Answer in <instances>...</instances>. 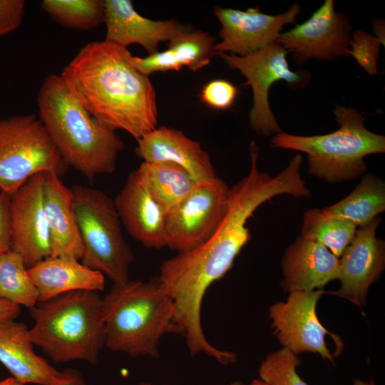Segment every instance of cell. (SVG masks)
I'll return each mask as SVG.
<instances>
[{"label":"cell","mask_w":385,"mask_h":385,"mask_svg":"<svg viewBox=\"0 0 385 385\" xmlns=\"http://www.w3.org/2000/svg\"><path fill=\"white\" fill-rule=\"evenodd\" d=\"M285 292L322 289L337 279L339 259L325 247L303 239L300 235L285 250L281 262Z\"/></svg>","instance_id":"d6986e66"},{"label":"cell","mask_w":385,"mask_h":385,"mask_svg":"<svg viewBox=\"0 0 385 385\" xmlns=\"http://www.w3.org/2000/svg\"><path fill=\"white\" fill-rule=\"evenodd\" d=\"M300 11L298 4L277 15L262 13L257 7L246 11L215 7L214 13L222 25L219 33L222 40L215 48L217 54L245 56L277 42L284 26L294 24Z\"/></svg>","instance_id":"7c38bea8"},{"label":"cell","mask_w":385,"mask_h":385,"mask_svg":"<svg viewBox=\"0 0 385 385\" xmlns=\"http://www.w3.org/2000/svg\"><path fill=\"white\" fill-rule=\"evenodd\" d=\"M356 228L347 220L329 217L321 209L311 208L304 213L300 236L325 247L339 257L353 240Z\"/></svg>","instance_id":"cb8c5ba5"},{"label":"cell","mask_w":385,"mask_h":385,"mask_svg":"<svg viewBox=\"0 0 385 385\" xmlns=\"http://www.w3.org/2000/svg\"><path fill=\"white\" fill-rule=\"evenodd\" d=\"M113 202L121 223L133 239L148 248L165 247V212L135 170L129 174Z\"/></svg>","instance_id":"e0dca14e"},{"label":"cell","mask_w":385,"mask_h":385,"mask_svg":"<svg viewBox=\"0 0 385 385\" xmlns=\"http://www.w3.org/2000/svg\"><path fill=\"white\" fill-rule=\"evenodd\" d=\"M300 364L298 355L282 347L268 354L262 361L258 369L260 379L268 385H308L297 371Z\"/></svg>","instance_id":"83f0119b"},{"label":"cell","mask_w":385,"mask_h":385,"mask_svg":"<svg viewBox=\"0 0 385 385\" xmlns=\"http://www.w3.org/2000/svg\"><path fill=\"white\" fill-rule=\"evenodd\" d=\"M375 36L384 46V21L381 19H374L372 21Z\"/></svg>","instance_id":"d590c367"},{"label":"cell","mask_w":385,"mask_h":385,"mask_svg":"<svg viewBox=\"0 0 385 385\" xmlns=\"http://www.w3.org/2000/svg\"><path fill=\"white\" fill-rule=\"evenodd\" d=\"M215 38L207 32L189 30L168 42L177 61L190 71H197L210 63L217 55Z\"/></svg>","instance_id":"4316f807"},{"label":"cell","mask_w":385,"mask_h":385,"mask_svg":"<svg viewBox=\"0 0 385 385\" xmlns=\"http://www.w3.org/2000/svg\"><path fill=\"white\" fill-rule=\"evenodd\" d=\"M325 293L322 289L290 292L286 302L270 307L269 317L273 334L283 347L297 355L304 352L317 354L333 363L326 335H331L339 353L343 347L339 337L329 332L317 315V304Z\"/></svg>","instance_id":"30bf717a"},{"label":"cell","mask_w":385,"mask_h":385,"mask_svg":"<svg viewBox=\"0 0 385 385\" xmlns=\"http://www.w3.org/2000/svg\"><path fill=\"white\" fill-rule=\"evenodd\" d=\"M165 214L199 183L184 168L169 162H145L135 170Z\"/></svg>","instance_id":"7402d4cb"},{"label":"cell","mask_w":385,"mask_h":385,"mask_svg":"<svg viewBox=\"0 0 385 385\" xmlns=\"http://www.w3.org/2000/svg\"><path fill=\"white\" fill-rule=\"evenodd\" d=\"M37 104L38 116L68 168L88 179L115 171L122 139L87 111L60 75L43 80Z\"/></svg>","instance_id":"7a4b0ae2"},{"label":"cell","mask_w":385,"mask_h":385,"mask_svg":"<svg viewBox=\"0 0 385 385\" xmlns=\"http://www.w3.org/2000/svg\"><path fill=\"white\" fill-rule=\"evenodd\" d=\"M71 188L83 245L81 262L113 284L128 282L134 256L123 235L113 200L90 186L76 184Z\"/></svg>","instance_id":"8992f818"},{"label":"cell","mask_w":385,"mask_h":385,"mask_svg":"<svg viewBox=\"0 0 385 385\" xmlns=\"http://www.w3.org/2000/svg\"><path fill=\"white\" fill-rule=\"evenodd\" d=\"M0 385H23L14 377L10 376L4 379L0 380Z\"/></svg>","instance_id":"8d00e7d4"},{"label":"cell","mask_w":385,"mask_h":385,"mask_svg":"<svg viewBox=\"0 0 385 385\" xmlns=\"http://www.w3.org/2000/svg\"><path fill=\"white\" fill-rule=\"evenodd\" d=\"M49 385H90L87 384L81 375V374L76 369H73V374L71 377L62 383L57 384H49Z\"/></svg>","instance_id":"e575fe53"},{"label":"cell","mask_w":385,"mask_h":385,"mask_svg":"<svg viewBox=\"0 0 385 385\" xmlns=\"http://www.w3.org/2000/svg\"><path fill=\"white\" fill-rule=\"evenodd\" d=\"M131 62L139 73L146 76L155 72L178 71L183 68L169 48L149 54L146 57L132 56Z\"/></svg>","instance_id":"4dcf8cb0"},{"label":"cell","mask_w":385,"mask_h":385,"mask_svg":"<svg viewBox=\"0 0 385 385\" xmlns=\"http://www.w3.org/2000/svg\"><path fill=\"white\" fill-rule=\"evenodd\" d=\"M29 329L22 322H0V363L19 382L25 385L57 384L68 380L74 369L61 371L34 349Z\"/></svg>","instance_id":"2e32d148"},{"label":"cell","mask_w":385,"mask_h":385,"mask_svg":"<svg viewBox=\"0 0 385 385\" xmlns=\"http://www.w3.org/2000/svg\"><path fill=\"white\" fill-rule=\"evenodd\" d=\"M321 210L327 216L347 220L356 227H365L385 210V183L376 175H364L348 196Z\"/></svg>","instance_id":"603a6c76"},{"label":"cell","mask_w":385,"mask_h":385,"mask_svg":"<svg viewBox=\"0 0 385 385\" xmlns=\"http://www.w3.org/2000/svg\"><path fill=\"white\" fill-rule=\"evenodd\" d=\"M11 196L0 191V256L11 250Z\"/></svg>","instance_id":"d6a6232c"},{"label":"cell","mask_w":385,"mask_h":385,"mask_svg":"<svg viewBox=\"0 0 385 385\" xmlns=\"http://www.w3.org/2000/svg\"><path fill=\"white\" fill-rule=\"evenodd\" d=\"M138 385H153V384L150 382L145 381V382L140 383ZM162 385H169V384H162Z\"/></svg>","instance_id":"60d3db41"},{"label":"cell","mask_w":385,"mask_h":385,"mask_svg":"<svg viewBox=\"0 0 385 385\" xmlns=\"http://www.w3.org/2000/svg\"><path fill=\"white\" fill-rule=\"evenodd\" d=\"M135 153L145 162H169L184 168L197 183L216 175L210 155L183 131L160 126L137 140Z\"/></svg>","instance_id":"ac0fdd59"},{"label":"cell","mask_w":385,"mask_h":385,"mask_svg":"<svg viewBox=\"0 0 385 385\" xmlns=\"http://www.w3.org/2000/svg\"><path fill=\"white\" fill-rule=\"evenodd\" d=\"M28 271L38 291V302L73 291L98 292L105 288V276L101 272L73 258L49 257Z\"/></svg>","instance_id":"44dd1931"},{"label":"cell","mask_w":385,"mask_h":385,"mask_svg":"<svg viewBox=\"0 0 385 385\" xmlns=\"http://www.w3.org/2000/svg\"><path fill=\"white\" fill-rule=\"evenodd\" d=\"M41 8L53 21L68 29L89 31L104 21L102 0H43Z\"/></svg>","instance_id":"484cf974"},{"label":"cell","mask_w":385,"mask_h":385,"mask_svg":"<svg viewBox=\"0 0 385 385\" xmlns=\"http://www.w3.org/2000/svg\"><path fill=\"white\" fill-rule=\"evenodd\" d=\"M352 385H376V384L371 378L369 381H364L358 379L354 380Z\"/></svg>","instance_id":"74e56055"},{"label":"cell","mask_w":385,"mask_h":385,"mask_svg":"<svg viewBox=\"0 0 385 385\" xmlns=\"http://www.w3.org/2000/svg\"><path fill=\"white\" fill-rule=\"evenodd\" d=\"M0 299L29 309L39 299L24 259L12 250L0 256Z\"/></svg>","instance_id":"d4e9b609"},{"label":"cell","mask_w":385,"mask_h":385,"mask_svg":"<svg viewBox=\"0 0 385 385\" xmlns=\"http://www.w3.org/2000/svg\"><path fill=\"white\" fill-rule=\"evenodd\" d=\"M250 385H268V384L260 379H255L252 381Z\"/></svg>","instance_id":"f35d334b"},{"label":"cell","mask_w":385,"mask_h":385,"mask_svg":"<svg viewBox=\"0 0 385 385\" xmlns=\"http://www.w3.org/2000/svg\"><path fill=\"white\" fill-rule=\"evenodd\" d=\"M334 114L338 130L311 136L281 132L272 137V146L306 153L309 174L329 183L360 177L367 170L364 158L385 152V136L369 130L356 108L336 106Z\"/></svg>","instance_id":"5b68a950"},{"label":"cell","mask_w":385,"mask_h":385,"mask_svg":"<svg viewBox=\"0 0 385 385\" xmlns=\"http://www.w3.org/2000/svg\"><path fill=\"white\" fill-rule=\"evenodd\" d=\"M68 168L38 115L0 120V191L12 197L34 175Z\"/></svg>","instance_id":"52a82bcc"},{"label":"cell","mask_w":385,"mask_h":385,"mask_svg":"<svg viewBox=\"0 0 385 385\" xmlns=\"http://www.w3.org/2000/svg\"><path fill=\"white\" fill-rule=\"evenodd\" d=\"M25 6L24 0H0V38L20 26Z\"/></svg>","instance_id":"1f68e13d"},{"label":"cell","mask_w":385,"mask_h":385,"mask_svg":"<svg viewBox=\"0 0 385 385\" xmlns=\"http://www.w3.org/2000/svg\"><path fill=\"white\" fill-rule=\"evenodd\" d=\"M288 52L276 42L267 47L245 56L218 53L227 65L239 71L245 77V85L252 88L253 104L250 113V125L252 130L262 135L282 132L270 106L268 94L272 84L284 81L294 89L305 87L310 81L306 71L294 72L286 58Z\"/></svg>","instance_id":"ba28073f"},{"label":"cell","mask_w":385,"mask_h":385,"mask_svg":"<svg viewBox=\"0 0 385 385\" xmlns=\"http://www.w3.org/2000/svg\"><path fill=\"white\" fill-rule=\"evenodd\" d=\"M381 217L359 227L339 260L337 279L340 288L332 294L348 299L361 308L370 286L381 275L385 267V244L376 237Z\"/></svg>","instance_id":"5bb4252c"},{"label":"cell","mask_w":385,"mask_h":385,"mask_svg":"<svg viewBox=\"0 0 385 385\" xmlns=\"http://www.w3.org/2000/svg\"><path fill=\"white\" fill-rule=\"evenodd\" d=\"M237 93V87L230 81L217 79L208 82L202 87L200 97L207 106L225 110L233 105Z\"/></svg>","instance_id":"f546056e"},{"label":"cell","mask_w":385,"mask_h":385,"mask_svg":"<svg viewBox=\"0 0 385 385\" xmlns=\"http://www.w3.org/2000/svg\"><path fill=\"white\" fill-rule=\"evenodd\" d=\"M43 205L50 235L51 255L81 260L83 245L71 188L54 173H46Z\"/></svg>","instance_id":"ffe728a7"},{"label":"cell","mask_w":385,"mask_h":385,"mask_svg":"<svg viewBox=\"0 0 385 385\" xmlns=\"http://www.w3.org/2000/svg\"><path fill=\"white\" fill-rule=\"evenodd\" d=\"M102 309L104 346L111 351L158 358L162 337L181 334L174 304L156 277L113 284Z\"/></svg>","instance_id":"3957f363"},{"label":"cell","mask_w":385,"mask_h":385,"mask_svg":"<svg viewBox=\"0 0 385 385\" xmlns=\"http://www.w3.org/2000/svg\"><path fill=\"white\" fill-rule=\"evenodd\" d=\"M381 44L376 36L356 30L352 34L349 43L350 56H353L369 74L375 76L378 73L377 61Z\"/></svg>","instance_id":"f1b7e54d"},{"label":"cell","mask_w":385,"mask_h":385,"mask_svg":"<svg viewBox=\"0 0 385 385\" xmlns=\"http://www.w3.org/2000/svg\"><path fill=\"white\" fill-rule=\"evenodd\" d=\"M30 314L34 321L31 339L51 359L97 364L104 346L102 298L98 292L73 291L38 302Z\"/></svg>","instance_id":"277c9868"},{"label":"cell","mask_w":385,"mask_h":385,"mask_svg":"<svg viewBox=\"0 0 385 385\" xmlns=\"http://www.w3.org/2000/svg\"><path fill=\"white\" fill-rule=\"evenodd\" d=\"M104 3V41L124 48L138 44L151 54L158 51L161 42H169L190 30L175 19L155 21L145 18L137 12L129 0H106Z\"/></svg>","instance_id":"9a60e30c"},{"label":"cell","mask_w":385,"mask_h":385,"mask_svg":"<svg viewBox=\"0 0 385 385\" xmlns=\"http://www.w3.org/2000/svg\"><path fill=\"white\" fill-rule=\"evenodd\" d=\"M21 307L0 299V322L15 319L20 314Z\"/></svg>","instance_id":"836d02e7"},{"label":"cell","mask_w":385,"mask_h":385,"mask_svg":"<svg viewBox=\"0 0 385 385\" xmlns=\"http://www.w3.org/2000/svg\"><path fill=\"white\" fill-rule=\"evenodd\" d=\"M227 385H246V384L240 381H234L230 382Z\"/></svg>","instance_id":"ab89813d"},{"label":"cell","mask_w":385,"mask_h":385,"mask_svg":"<svg viewBox=\"0 0 385 385\" xmlns=\"http://www.w3.org/2000/svg\"><path fill=\"white\" fill-rule=\"evenodd\" d=\"M351 29L348 16L326 0L307 21L282 32L277 42L299 66L312 58L332 61L350 56Z\"/></svg>","instance_id":"8fae6325"},{"label":"cell","mask_w":385,"mask_h":385,"mask_svg":"<svg viewBox=\"0 0 385 385\" xmlns=\"http://www.w3.org/2000/svg\"><path fill=\"white\" fill-rule=\"evenodd\" d=\"M131 57L127 48L104 40L90 42L60 76L99 123L137 140L157 128L158 108L150 80L134 68Z\"/></svg>","instance_id":"6da1fadb"},{"label":"cell","mask_w":385,"mask_h":385,"mask_svg":"<svg viewBox=\"0 0 385 385\" xmlns=\"http://www.w3.org/2000/svg\"><path fill=\"white\" fill-rule=\"evenodd\" d=\"M46 173L31 177L11 197V250L22 257L28 268L51 255L43 205Z\"/></svg>","instance_id":"4fadbf2b"},{"label":"cell","mask_w":385,"mask_h":385,"mask_svg":"<svg viewBox=\"0 0 385 385\" xmlns=\"http://www.w3.org/2000/svg\"><path fill=\"white\" fill-rule=\"evenodd\" d=\"M229 191L230 188L218 177L199 183L165 214V247L179 253L203 243L226 214Z\"/></svg>","instance_id":"9c48e42d"}]
</instances>
